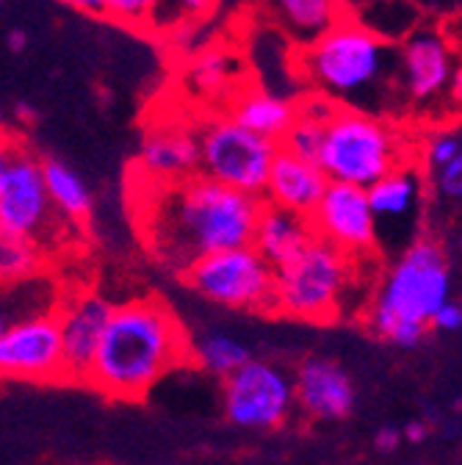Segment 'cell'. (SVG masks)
I'll return each instance as SVG.
<instances>
[{
    "label": "cell",
    "mask_w": 462,
    "mask_h": 465,
    "mask_svg": "<svg viewBox=\"0 0 462 465\" xmlns=\"http://www.w3.org/2000/svg\"><path fill=\"white\" fill-rule=\"evenodd\" d=\"M459 153H462V136L451 134V131H440L437 136L429 139V144L424 150V163L429 166V172H437L448 161H454Z\"/></svg>",
    "instance_id": "31"
},
{
    "label": "cell",
    "mask_w": 462,
    "mask_h": 465,
    "mask_svg": "<svg viewBox=\"0 0 462 465\" xmlns=\"http://www.w3.org/2000/svg\"><path fill=\"white\" fill-rule=\"evenodd\" d=\"M250 361L252 349L227 330H205L202 335L192 338V363L219 380H227Z\"/></svg>",
    "instance_id": "24"
},
{
    "label": "cell",
    "mask_w": 462,
    "mask_h": 465,
    "mask_svg": "<svg viewBox=\"0 0 462 465\" xmlns=\"http://www.w3.org/2000/svg\"><path fill=\"white\" fill-rule=\"evenodd\" d=\"M294 404L310 421H338L355 407V385L340 363L308 358L294 371Z\"/></svg>",
    "instance_id": "16"
},
{
    "label": "cell",
    "mask_w": 462,
    "mask_h": 465,
    "mask_svg": "<svg viewBox=\"0 0 462 465\" xmlns=\"http://www.w3.org/2000/svg\"><path fill=\"white\" fill-rule=\"evenodd\" d=\"M369 194V205L374 211L377 227L379 222L388 219H404L410 216L421 200V174L413 166H396L393 172H388L385 178H379L377 183H371L366 189Z\"/></svg>",
    "instance_id": "23"
},
{
    "label": "cell",
    "mask_w": 462,
    "mask_h": 465,
    "mask_svg": "<svg viewBox=\"0 0 462 465\" xmlns=\"http://www.w3.org/2000/svg\"><path fill=\"white\" fill-rule=\"evenodd\" d=\"M42 174H44L47 197L55 213L70 227L86 224V219L92 216L94 200L81 174L59 158H42Z\"/></svg>",
    "instance_id": "22"
},
{
    "label": "cell",
    "mask_w": 462,
    "mask_h": 465,
    "mask_svg": "<svg viewBox=\"0 0 462 465\" xmlns=\"http://www.w3.org/2000/svg\"><path fill=\"white\" fill-rule=\"evenodd\" d=\"M316 163L329 183L369 189L396 166L408 163L401 134L382 116L343 108L324 125V139Z\"/></svg>",
    "instance_id": "6"
},
{
    "label": "cell",
    "mask_w": 462,
    "mask_h": 465,
    "mask_svg": "<svg viewBox=\"0 0 462 465\" xmlns=\"http://www.w3.org/2000/svg\"><path fill=\"white\" fill-rule=\"evenodd\" d=\"M352 17L371 34L393 45L418 28V9L410 0H366Z\"/></svg>",
    "instance_id": "27"
},
{
    "label": "cell",
    "mask_w": 462,
    "mask_h": 465,
    "mask_svg": "<svg viewBox=\"0 0 462 465\" xmlns=\"http://www.w3.org/2000/svg\"><path fill=\"white\" fill-rule=\"evenodd\" d=\"M244 78V67L239 55L227 47H208L200 50L189 67H186V84L192 92H197L202 100H213L224 105Z\"/></svg>",
    "instance_id": "21"
},
{
    "label": "cell",
    "mask_w": 462,
    "mask_h": 465,
    "mask_svg": "<svg viewBox=\"0 0 462 465\" xmlns=\"http://www.w3.org/2000/svg\"><path fill=\"white\" fill-rule=\"evenodd\" d=\"M221 382L224 416L239 430L269 432L282 427L297 411L294 377L271 361L252 358Z\"/></svg>",
    "instance_id": "10"
},
{
    "label": "cell",
    "mask_w": 462,
    "mask_h": 465,
    "mask_svg": "<svg viewBox=\"0 0 462 465\" xmlns=\"http://www.w3.org/2000/svg\"><path fill=\"white\" fill-rule=\"evenodd\" d=\"M435 174V189L446 197V200H454V203H462V153L448 161L443 169L432 172Z\"/></svg>",
    "instance_id": "32"
},
{
    "label": "cell",
    "mask_w": 462,
    "mask_h": 465,
    "mask_svg": "<svg viewBox=\"0 0 462 465\" xmlns=\"http://www.w3.org/2000/svg\"><path fill=\"white\" fill-rule=\"evenodd\" d=\"M189 363L192 338L178 313L158 297H139L111 308L86 385L108 399L139 401Z\"/></svg>",
    "instance_id": "2"
},
{
    "label": "cell",
    "mask_w": 462,
    "mask_h": 465,
    "mask_svg": "<svg viewBox=\"0 0 462 465\" xmlns=\"http://www.w3.org/2000/svg\"><path fill=\"white\" fill-rule=\"evenodd\" d=\"M269 25L297 50L313 45L349 17L340 0H260Z\"/></svg>",
    "instance_id": "18"
},
{
    "label": "cell",
    "mask_w": 462,
    "mask_h": 465,
    "mask_svg": "<svg viewBox=\"0 0 462 465\" xmlns=\"http://www.w3.org/2000/svg\"><path fill=\"white\" fill-rule=\"evenodd\" d=\"M9 42H12V50H23V47H25V34H20V31H15Z\"/></svg>",
    "instance_id": "38"
},
{
    "label": "cell",
    "mask_w": 462,
    "mask_h": 465,
    "mask_svg": "<svg viewBox=\"0 0 462 465\" xmlns=\"http://www.w3.org/2000/svg\"><path fill=\"white\" fill-rule=\"evenodd\" d=\"M308 219L316 239H324L349 258L363 261L377 250V219L366 189L327 183L319 205Z\"/></svg>",
    "instance_id": "12"
},
{
    "label": "cell",
    "mask_w": 462,
    "mask_h": 465,
    "mask_svg": "<svg viewBox=\"0 0 462 465\" xmlns=\"http://www.w3.org/2000/svg\"><path fill=\"white\" fill-rule=\"evenodd\" d=\"M47 252L17 232L0 227V288L20 285L44 274Z\"/></svg>",
    "instance_id": "26"
},
{
    "label": "cell",
    "mask_w": 462,
    "mask_h": 465,
    "mask_svg": "<svg viewBox=\"0 0 462 465\" xmlns=\"http://www.w3.org/2000/svg\"><path fill=\"white\" fill-rule=\"evenodd\" d=\"M427 435H429L427 421H410L408 427L401 430V438H408L410 443H421V440H427Z\"/></svg>",
    "instance_id": "37"
},
{
    "label": "cell",
    "mask_w": 462,
    "mask_h": 465,
    "mask_svg": "<svg viewBox=\"0 0 462 465\" xmlns=\"http://www.w3.org/2000/svg\"><path fill=\"white\" fill-rule=\"evenodd\" d=\"M0 6H4V0H0Z\"/></svg>",
    "instance_id": "41"
},
{
    "label": "cell",
    "mask_w": 462,
    "mask_h": 465,
    "mask_svg": "<svg viewBox=\"0 0 462 465\" xmlns=\"http://www.w3.org/2000/svg\"><path fill=\"white\" fill-rule=\"evenodd\" d=\"M454 58L446 39L432 28H416L398 42V86L416 105H429L451 92Z\"/></svg>",
    "instance_id": "14"
},
{
    "label": "cell",
    "mask_w": 462,
    "mask_h": 465,
    "mask_svg": "<svg viewBox=\"0 0 462 465\" xmlns=\"http://www.w3.org/2000/svg\"><path fill=\"white\" fill-rule=\"evenodd\" d=\"M429 327H435V330H440V332H457V330L462 327V305H457V302L448 300V302L440 305V311L432 316Z\"/></svg>",
    "instance_id": "33"
},
{
    "label": "cell",
    "mask_w": 462,
    "mask_h": 465,
    "mask_svg": "<svg viewBox=\"0 0 462 465\" xmlns=\"http://www.w3.org/2000/svg\"><path fill=\"white\" fill-rule=\"evenodd\" d=\"M224 114L247 131L280 142L285 131L297 120V105L260 84H241L224 103Z\"/></svg>",
    "instance_id": "19"
},
{
    "label": "cell",
    "mask_w": 462,
    "mask_h": 465,
    "mask_svg": "<svg viewBox=\"0 0 462 465\" xmlns=\"http://www.w3.org/2000/svg\"><path fill=\"white\" fill-rule=\"evenodd\" d=\"M155 0H105V17L125 28H144Z\"/></svg>",
    "instance_id": "30"
},
{
    "label": "cell",
    "mask_w": 462,
    "mask_h": 465,
    "mask_svg": "<svg viewBox=\"0 0 462 465\" xmlns=\"http://www.w3.org/2000/svg\"><path fill=\"white\" fill-rule=\"evenodd\" d=\"M111 302L97 294V291H73L62 294L55 305V319H59L62 332V352H64V374L67 382H84L97 355V346L103 330L111 316Z\"/></svg>",
    "instance_id": "13"
},
{
    "label": "cell",
    "mask_w": 462,
    "mask_h": 465,
    "mask_svg": "<svg viewBox=\"0 0 462 465\" xmlns=\"http://www.w3.org/2000/svg\"><path fill=\"white\" fill-rule=\"evenodd\" d=\"M263 197L227 189L202 174L150 186L139 197V232L150 255L169 272L186 274L205 255L252 244Z\"/></svg>",
    "instance_id": "1"
},
{
    "label": "cell",
    "mask_w": 462,
    "mask_h": 465,
    "mask_svg": "<svg viewBox=\"0 0 462 465\" xmlns=\"http://www.w3.org/2000/svg\"><path fill=\"white\" fill-rule=\"evenodd\" d=\"M310 239H313V227L308 216L263 203L252 232V247L274 269L282 266L285 261H291Z\"/></svg>",
    "instance_id": "20"
},
{
    "label": "cell",
    "mask_w": 462,
    "mask_h": 465,
    "mask_svg": "<svg viewBox=\"0 0 462 465\" xmlns=\"http://www.w3.org/2000/svg\"><path fill=\"white\" fill-rule=\"evenodd\" d=\"M62 4L89 17H105V0H62Z\"/></svg>",
    "instance_id": "35"
},
{
    "label": "cell",
    "mask_w": 462,
    "mask_h": 465,
    "mask_svg": "<svg viewBox=\"0 0 462 465\" xmlns=\"http://www.w3.org/2000/svg\"><path fill=\"white\" fill-rule=\"evenodd\" d=\"M355 280L358 258L313 236L291 261L274 269V313L316 324L335 322Z\"/></svg>",
    "instance_id": "5"
},
{
    "label": "cell",
    "mask_w": 462,
    "mask_h": 465,
    "mask_svg": "<svg viewBox=\"0 0 462 465\" xmlns=\"http://www.w3.org/2000/svg\"><path fill=\"white\" fill-rule=\"evenodd\" d=\"M183 280L194 294L219 308L274 313V266L252 244L200 258Z\"/></svg>",
    "instance_id": "8"
},
{
    "label": "cell",
    "mask_w": 462,
    "mask_h": 465,
    "mask_svg": "<svg viewBox=\"0 0 462 465\" xmlns=\"http://www.w3.org/2000/svg\"><path fill=\"white\" fill-rule=\"evenodd\" d=\"M340 4H343L346 9H349V15H355V12L366 4V0H340Z\"/></svg>",
    "instance_id": "39"
},
{
    "label": "cell",
    "mask_w": 462,
    "mask_h": 465,
    "mask_svg": "<svg viewBox=\"0 0 462 465\" xmlns=\"http://www.w3.org/2000/svg\"><path fill=\"white\" fill-rule=\"evenodd\" d=\"M216 4L219 0H155L142 31L158 39H181L208 20Z\"/></svg>",
    "instance_id": "25"
},
{
    "label": "cell",
    "mask_w": 462,
    "mask_h": 465,
    "mask_svg": "<svg viewBox=\"0 0 462 465\" xmlns=\"http://www.w3.org/2000/svg\"><path fill=\"white\" fill-rule=\"evenodd\" d=\"M374 443H377L379 451H393V449L401 443V432H398L396 427H382V430L377 432Z\"/></svg>",
    "instance_id": "36"
},
{
    "label": "cell",
    "mask_w": 462,
    "mask_h": 465,
    "mask_svg": "<svg viewBox=\"0 0 462 465\" xmlns=\"http://www.w3.org/2000/svg\"><path fill=\"white\" fill-rule=\"evenodd\" d=\"M197 166H200L197 131L181 123L152 125L139 144L136 169L142 174V183L150 186L178 183L197 174Z\"/></svg>",
    "instance_id": "15"
},
{
    "label": "cell",
    "mask_w": 462,
    "mask_h": 465,
    "mask_svg": "<svg viewBox=\"0 0 462 465\" xmlns=\"http://www.w3.org/2000/svg\"><path fill=\"white\" fill-rule=\"evenodd\" d=\"M327 183H329L327 174L321 172L316 161H305L280 147L269 172L266 189H263V203L294 211L300 216H310Z\"/></svg>",
    "instance_id": "17"
},
{
    "label": "cell",
    "mask_w": 462,
    "mask_h": 465,
    "mask_svg": "<svg viewBox=\"0 0 462 465\" xmlns=\"http://www.w3.org/2000/svg\"><path fill=\"white\" fill-rule=\"evenodd\" d=\"M321 139H324V125L297 116V120L291 123V128H288L285 136L280 139V147L305 158V161H316L319 150H321Z\"/></svg>",
    "instance_id": "29"
},
{
    "label": "cell",
    "mask_w": 462,
    "mask_h": 465,
    "mask_svg": "<svg viewBox=\"0 0 462 465\" xmlns=\"http://www.w3.org/2000/svg\"><path fill=\"white\" fill-rule=\"evenodd\" d=\"M459 252H462V236H459Z\"/></svg>",
    "instance_id": "40"
},
{
    "label": "cell",
    "mask_w": 462,
    "mask_h": 465,
    "mask_svg": "<svg viewBox=\"0 0 462 465\" xmlns=\"http://www.w3.org/2000/svg\"><path fill=\"white\" fill-rule=\"evenodd\" d=\"M451 300V269L437 242L421 239L404 252L377 285L366 308V327L401 349H416L432 316Z\"/></svg>",
    "instance_id": "4"
},
{
    "label": "cell",
    "mask_w": 462,
    "mask_h": 465,
    "mask_svg": "<svg viewBox=\"0 0 462 465\" xmlns=\"http://www.w3.org/2000/svg\"><path fill=\"white\" fill-rule=\"evenodd\" d=\"M0 382H67L55 308L23 316L0 335Z\"/></svg>",
    "instance_id": "11"
},
{
    "label": "cell",
    "mask_w": 462,
    "mask_h": 465,
    "mask_svg": "<svg viewBox=\"0 0 462 465\" xmlns=\"http://www.w3.org/2000/svg\"><path fill=\"white\" fill-rule=\"evenodd\" d=\"M200 166L197 174L227 189L263 197L280 142L258 136L221 114H211L197 128Z\"/></svg>",
    "instance_id": "7"
},
{
    "label": "cell",
    "mask_w": 462,
    "mask_h": 465,
    "mask_svg": "<svg viewBox=\"0 0 462 465\" xmlns=\"http://www.w3.org/2000/svg\"><path fill=\"white\" fill-rule=\"evenodd\" d=\"M0 227L36 242L44 252L70 242V224L50 205L42 158L25 142L12 153L0 174Z\"/></svg>",
    "instance_id": "9"
},
{
    "label": "cell",
    "mask_w": 462,
    "mask_h": 465,
    "mask_svg": "<svg viewBox=\"0 0 462 465\" xmlns=\"http://www.w3.org/2000/svg\"><path fill=\"white\" fill-rule=\"evenodd\" d=\"M20 144H23L20 136H15L12 131H6L4 125H0V174H4V169H6V163H9V158H12V153H15Z\"/></svg>",
    "instance_id": "34"
},
{
    "label": "cell",
    "mask_w": 462,
    "mask_h": 465,
    "mask_svg": "<svg viewBox=\"0 0 462 465\" xmlns=\"http://www.w3.org/2000/svg\"><path fill=\"white\" fill-rule=\"evenodd\" d=\"M59 300H62V294L47 282L44 274L36 280L20 282V285L0 288V335L9 330V324H15L23 316L53 311L59 305Z\"/></svg>",
    "instance_id": "28"
},
{
    "label": "cell",
    "mask_w": 462,
    "mask_h": 465,
    "mask_svg": "<svg viewBox=\"0 0 462 465\" xmlns=\"http://www.w3.org/2000/svg\"><path fill=\"white\" fill-rule=\"evenodd\" d=\"M294 70L305 84L343 108H379L398 89V45L379 39L352 15L313 45L297 50Z\"/></svg>",
    "instance_id": "3"
}]
</instances>
